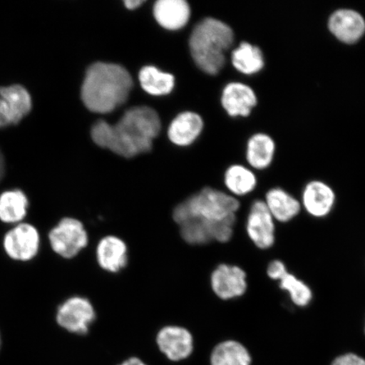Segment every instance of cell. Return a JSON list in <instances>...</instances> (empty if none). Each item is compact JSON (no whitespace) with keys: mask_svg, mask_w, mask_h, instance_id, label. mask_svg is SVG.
Instances as JSON below:
<instances>
[{"mask_svg":"<svg viewBox=\"0 0 365 365\" xmlns=\"http://www.w3.org/2000/svg\"><path fill=\"white\" fill-rule=\"evenodd\" d=\"M160 351L172 361H180L190 357L194 349V339L185 327L176 325L163 327L157 335Z\"/></svg>","mask_w":365,"mask_h":365,"instance_id":"cell-13","label":"cell"},{"mask_svg":"<svg viewBox=\"0 0 365 365\" xmlns=\"http://www.w3.org/2000/svg\"><path fill=\"white\" fill-rule=\"evenodd\" d=\"M364 332L365 335V317H364Z\"/></svg>","mask_w":365,"mask_h":365,"instance_id":"cell-31","label":"cell"},{"mask_svg":"<svg viewBox=\"0 0 365 365\" xmlns=\"http://www.w3.org/2000/svg\"><path fill=\"white\" fill-rule=\"evenodd\" d=\"M202 128L203 120L199 114L182 113L171 123L168 129V137L176 145H188L197 138Z\"/></svg>","mask_w":365,"mask_h":365,"instance_id":"cell-20","label":"cell"},{"mask_svg":"<svg viewBox=\"0 0 365 365\" xmlns=\"http://www.w3.org/2000/svg\"><path fill=\"white\" fill-rule=\"evenodd\" d=\"M225 185L231 195L243 197L253 193L257 189L258 180L255 173L243 165H232L225 175Z\"/></svg>","mask_w":365,"mask_h":365,"instance_id":"cell-23","label":"cell"},{"mask_svg":"<svg viewBox=\"0 0 365 365\" xmlns=\"http://www.w3.org/2000/svg\"><path fill=\"white\" fill-rule=\"evenodd\" d=\"M278 289L285 293L290 304L299 309H307L314 300L312 286L298 274L286 272L277 282Z\"/></svg>","mask_w":365,"mask_h":365,"instance_id":"cell-18","label":"cell"},{"mask_svg":"<svg viewBox=\"0 0 365 365\" xmlns=\"http://www.w3.org/2000/svg\"><path fill=\"white\" fill-rule=\"evenodd\" d=\"M328 29L341 42L354 44L365 34V19L352 9H339L328 19Z\"/></svg>","mask_w":365,"mask_h":365,"instance_id":"cell-16","label":"cell"},{"mask_svg":"<svg viewBox=\"0 0 365 365\" xmlns=\"http://www.w3.org/2000/svg\"><path fill=\"white\" fill-rule=\"evenodd\" d=\"M153 11L159 24L168 30L182 29L190 16V8L184 0H159Z\"/></svg>","mask_w":365,"mask_h":365,"instance_id":"cell-19","label":"cell"},{"mask_svg":"<svg viewBox=\"0 0 365 365\" xmlns=\"http://www.w3.org/2000/svg\"><path fill=\"white\" fill-rule=\"evenodd\" d=\"M241 207L240 200L235 196L205 187L178 204L173 210L172 218L177 225L195 218L220 222L239 217Z\"/></svg>","mask_w":365,"mask_h":365,"instance_id":"cell-4","label":"cell"},{"mask_svg":"<svg viewBox=\"0 0 365 365\" xmlns=\"http://www.w3.org/2000/svg\"><path fill=\"white\" fill-rule=\"evenodd\" d=\"M275 150V141L270 135L264 133L255 134L248 140L246 159L251 168L264 170L270 167Z\"/></svg>","mask_w":365,"mask_h":365,"instance_id":"cell-21","label":"cell"},{"mask_svg":"<svg viewBox=\"0 0 365 365\" xmlns=\"http://www.w3.org/2000/svg\"><path fill=\"white\" fill-rule=\"evenodd\" d=\"M4 158L1 152H0V179H1L3 176L4 173Z\"/></svg>","mask_w":365,"mask_h":365,"instance_id":"cell-30","label":"cell"},{"mask_svg":"<svg viewBox=\"0 0 365 365\" xmlns=\"http://www.w3.org/2000/svg\"><path fill=\"white\" fill-rule=\"evenodd\" d=\"M210 287L216 298L222 302L244 298L250 290L249 274L240 264H218L210 275Z\"/></svg>","mask_w":365,"mask_h":365,"instance_id":"cell-7","label":"cell"},{"mask_svg":"<svg viewBox=\"0 0 365 365\" xmlns=\"http://www.w3.org/2000/svg\"><path fill=\"white\" fill-rule=\"evenodd\" d=\"M97 319V312L91 300L83 296H73L58 307V325L72 334H88Z\"/></svg>","mask_w":365,"mask_h":365,"instance_id":"cell-9","label":"cell"},{"mask_svg":"<svg viewBox=\"0 0 365 365\" xmlns=\"http://www.w3.org/2000/svg\"><path fill=\"white\" fill-rule=\"evenodd\" d=\"M232 63L237 71L245 75L257 74L264 66L262 49L248 42H242L232 51Z\"/></svg>","mask_w":365,"mask_h":365,"instance_id":"cell-24","label":"cell"},{"mask_svg":"<svg viewBox=\"0 0 365 365\" xmlns=\"http://www.w3.org/2000/svg\"><path fill=\"white\" fill-rule=\"evenodd\" d=\"M27 208L29 200L21 190H8L0 195V220L19 222L26 215Z\"/></svg>","mask_w":365,"mask_h":365,"instance_id":"cell-25","label":"cell"},{"mask_svg":"<svg viewBox=\"0 0 365 365\" xmlns=\"http://www.w3.org/2000/svg\"><path fill=\"white\" fill-rule=\"evenodd\" d=\"M31 109L29 91L21 85L0 88V127L19 123Z\"/></svg>","mask_w":365,"mask_h":365,"instance_id":"cell-11","label":"cell"},{"mask_svg":"<svg viewBox=\"0 0 365 365\" xmlns=\"http://www.w3.org/2000/svg\"><path fill=\"white\" fill-rule=\"evenodd\" d=\"M161 130V121L154 109L135 107L126 111L116 125L99 120L91 129V137L99 147L108 148L130 158L148 153Z\"/></svg>","mask_w":365,"mask_h":365,"instance_id":"cell-1","label":"cell"},{"mask_svg":"<svg viewBox=\"0 0 365 365\" xmlns=\"http://www.w3.org/2000/svg\"><path fill=\"white\" fill-rule=\"evenodd\" d=\"M299 200L303 212L308 217L322 221L331 217L335 212L337 195L329 184L314 180L304 185Z\"/></svg>","mask_w":365,"mask_h":365,"instance_id":"cell-10","label":"cell"},{"mask_svg":"<svg viewBox=\"0 0 365 365\" xmlns=\"http://www.w3.org/2000/svg\"><path fill=\"white\" fill-rule=\"evenodd\" d=\"M139 81L148 93L155 96L168 94L175 86V77L153 66L141 68Z\"/></svg>","mask_w":365,"mask_h":365,"instance_id":"cell-26","label":"cell"},{"mask_svg":"<svg viewBox=\"0 0 365 365\" xmlns=\"http://www.w3.org/2000/svg\"><path fill=\"white\" fill-rule=\"evenodd\" d=\"M252 357L242 342L228 339L219 342L211 354L212 365H251Z\"/></svg>","mask_w":365,"mask_h":365,"instance_id":"cell-22","label":"cell"},{"mask_svg":"<svg viewBox=\"0 0 365 365\" xmlns=\"http://www.w3.org/2000/svg\"><path fill=\"white\" fill-rule=\"evenodd\" d=\"M1 342H2L1 336H0V348H1Z\"/></svg>","mask_w":365,"mask_h":365,"instance_id":"cell-32","label":"cell"},{"mask_svg":"<svg viewBox=\"0 0 365 365\" xmlns=\"http://www.w3.org/2000/svg\"><path fill=\"white\" fill-rule=\"evenodd\" d=\"M120 365H147L138 358H130Z\"/></svg>","mask_w":365,"mask_h":365,"instance_id":"cell-29","label":"cell"},{"mask_svg":"<svg viewBox=\"0 0 365 365\" xmlns=\"http://www.w3.org/2000/svg\"><path fill=\"white\" fill-rule=\"evenodd\" d=\"M143 0H125V4L130 10H134V9L140 6L143 4Z\"/></svg>","mask_w":365,"mask_h":365,"instance_id":"cell-28","label":"cell"},{"mask_svg":"<svg viewBox=\"0 0 365 365\" xmlns=\"http://www.w3.org/2000/svg\"><path fill=\"white\" fill-rule=\"evenodd\" d=\"M50 245L54 252L72 259L89 245V235L83 222L75 217H65L49 232Z\"/></svg>","mask_w":365,"mask_h":365,"instance_id":"cell-8","label":"cell"},{"mask_svg":"<svg viewBox=\"0 0 365 365\" xmlns=\"http://www.w3.org/2000/svg\"><path fill=\"white\" fill-rule=\"evenodd\" d=\"M263 200L277 225H291L303 212L299 199L282 187L269 189Z\"/></svg>","mask_w":365,"mask_h":365,"instance_id":"cell-15","label":"cell"},{"mask_svg":"<svg viewBox=\"0 0 365 365\" xmlns=\"http://www.w3.org/2000/svg\"><path fill=\"white\" fill-rule=\"evenodd\" d=\"M245 231L255 250L266 252L276 247L278 225L268 211L263 199H255L250 205L245 216Z\"/></svg>","mask_w":365,"mask_h":365,"instance_id":"cell-6","label":"cell"},{"mask_svg":"<svg viewBox=\"0 0 365 365\" xmlns=\"http://www.w3.org/2000/svg\"><path fill=\"white\" fill-rule=\"evenodd\" d=\"M132 86L133 80L124 67L95 63L86 71L82 101L91 112L109 113L126 102Z\"/></svg>","mask_w":365,"mask_h":365,"instance_id":"cell-2","label":"cell"},{"mask_svg":"<svg viewBox=\"0 0 365 365\" xmlns=\"http://www.w3.org/2000/svg\"><path fill=\"white\" fill-rule=\"evenodd\" d=\"M235 34L226 23L207 18L191 34L190 48L194 61L203 71L217 75L225 66V51L234 43Z\"/></svg>","mask_w":365,"mask_h":365,"instance_id":"cell-3","label":"cell"},{"mask_svg":"<svg viewBox=\"0 0 365 365\" xmlns=\"http://www.w3.org/2000/svg\"><path fill=\"white\" fill-rule=\"evenodd\" d=\"M129 247L120 237L109 235L103 237L96 247V261L102 270L118 273L129 264Z\"/></svg>","mask_w":365,"mask_h":365,"instance_id":"cell-14","label":"cell"},{"mask_svg":"<svg viewBox=\"0 0 365 365\" xmlns=\"http://www.w3.org/2000/svg\"><path fill=\"white\" fill-rule=\"evenodd\" d=\"M331 365H365V359L357 354H342L333 360Z\"/></svg>","mask_w":365,"mask_h":365,"instance_id":"cell-27","label":"cell"},{"mask_svg":"<svg viewBox=\"0 0 365 365\" xmlns=\"http://www.w3.org/2000/svg\"><path fill=\"white\" fill-rule=\"evenodd\" d=\"M222 104L230 116L247 117L257 106V96L250 86L231 82L223 90Z\"/></svg>","mask_w":365,"mask_h":365,"instance_id":"cell-17","label":"cell"},{"mask_svg":"<svg viewBox=\"0 0 365 365\" xmlns=\"http://www.w3.org/2000/svg\"><path fill=\"white\" fill-rule=\"evenodd\" d=\"M40 238L34 226L21 223L7 232L4 246L9 257L16 261L26 262L38 254Z\"/></svg>","mask_w":365,"mask_h":365,"instance_id":"cell-12","label":"cell"},{"mask_svg":"<svg viewBox=\"0 0 365 365\" xmlns=\"http://www.w3.org/2000/svg\"><path fill=\"white\" fill-rule=\"evenodd\" d=\"M238 218L220 222L195 218L178 226L182 241L190 245L203 246L212 243L225 245L235 238Z\"/></svg>","mask_w":365,"mask_h":365,"instance_id":"cell-5","label":"cell"}]
</instances>
